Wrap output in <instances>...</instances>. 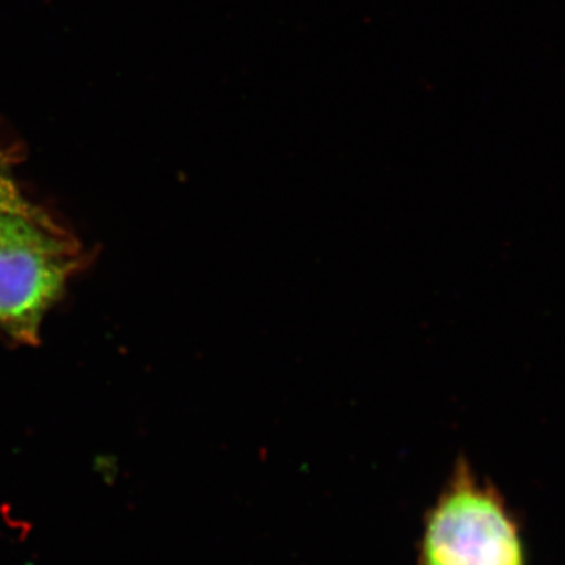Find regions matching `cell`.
<instances>
[{
    "label": "cell",
    "mask_w": 565,
    "mask_h": 565,
    "mask_svg": "<svg viewBox=\"0 0 565 565\" xmlns=\"http://www.w3.org/2000/svg\"><path fill=\"white\" fill-rule=\"evenodd\" d=\"M18 193L21 192L13 180V174H11L10 162L0 151V200L10 199V196L18 195Z\"/></svg>",
    "instance_id": "4"
},
{
    "label": "cell",
    "mask_w": 565,
    "mask_h": 565,
    "mask_svg": "<svg viewBox=\"0 0 565 565\" xmlns=\"http://www.w3.org/2000/svg\"><path fill=\"white\" fill-rule=\"evenodd\" d=\"M416 565H530L514 511L467 457L424 516Z\"/></svg>",
    "instance_id": "1"
},
{
    "label": "cell",
    "mask_w": 565,
    "mask_h": 565,
    "mask_svg": "<svg viewBox=\"0 0 565 565\" xmlns=\"http://www.w3.org/2000/svg\"><path fill=\"white\" fill-rule=\"evenodd\" d=\"M79 264V248L50 215L0 245V330L39 340L41 322Z\"/></svg>",
    "instance_id": "2"
},
{
    "label": "cell",
    "mask_w": 565,
    "mask_h": 565,
    "mask_svg": "<svg viewBox=\"0 0 565 565\" xmlns=\"http://www.w3.org/2000/svg\"><path fill=\"white\" fill-rule=\"evenodd\" d=\"M47 214L41 212L22 196V193L0 200V245L28 232Z\"/></svg>",
    "instance_id": "3"
}]
</instances>
